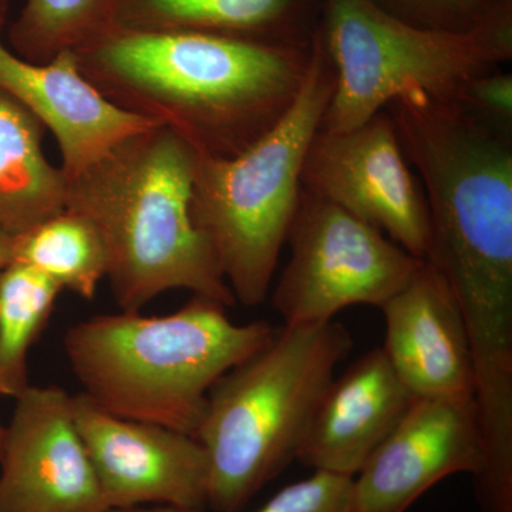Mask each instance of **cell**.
I'll return each instance as SVG.
<instances>
[{
    "label": "cell",
    "instance_id": "obj_1",
    "mask_svg": "<svg viewBox=\"0 0 512 512\" xmlns=\"http://www.w3.org/2000/svg\"><path fill=\"white\" fill-rule=\"evenodd\" d=\"M312 45L109 26L73 55L111 103L174 131L198 156L231 158L292 106Z\"/></svg>",
    "mask_w": 512,
    "mask_h": 512
},
{
    "label": "cell",
    "instance_id": "obj_2",
    "mask_svg": "<svg viewBox=\"0 0 512 512\" xmlns=\"http://www.w3.org/2000/svg\"><path fill=\"white\" fill-rule=\"evenodd\" d=\"M198 153L174 131L127 137L66 181V210L99 232L121 311L140 312L173 289L235 305L210 242L191 215Z\"/></svg>",
    "mask_w": 512,
    "mask_h": 512
},
{
    "label": "cell",
    "instance_id": "obj_3",
    "mask_svg": "<svg viewBox=\"0 0 512 512\" xmlns=\"http://www.w3.org/2000/svg\"><path fill=\"white\" fill-rule=\"evenodd\" d=\"M275 329L265 320L238 325L227 306L194 296L168 315L121 311L82 320L67 330L64 353L100 409L195 436L211 387Z\"/></svg>",
    "mask_w": 512,
    "mask_h": 512
},
{
    "label": "cell",
    "instance_id": "obj_4",
    "mask_svg": "<svg viewBox=\"0 0 512 512\" xmlns=\"http://www.w3.org/2000/svg\"><path fill=\"white\" fill-rule=\"evenodd\" d=\"M403 153L426 188L429 262L453 292L512 284L510 127L457 100L409 93L390 103Z\"/></svg>",
    "mask_w": 512,
    "mask_h": 512
},
{
    "label": "cell",
    "instance_id": "obj_5",
    "mask_svg": "<svg viewBox=\"0 0 512 512\" xmlns=\"http://www.w3.org/2000/svg\"><path fill=\"white\" fill-rule=\"evenodd\" d=\"M353 339L336 320L282 326L211 387L195 439L208 458L207 507L238 512L298 457Z\"/></svg>",
    "mask_w": 512,
    "mask_h": 512
},
{
    "label": "cell",
    "instance_id": "obj_6",
    "mask_svg": "<svg viewBox=\"0 0 512 512\" xmlns=\"http://www.w3.org/2000/svg\"><path fill=\"white\" fill-rule=\"evenodd\" d=\"M333 90L335 72L316 32L305 82L278 123L238 156H198L192 220L210 242L235 301L247 308L268 296L301 204L306 156Z\"/></svg>",
    "mask_w": 512,
    "mask_h": 512
},
{
    "label": "cell",
    "instance_id": "obj_7",
    "mask_svg": "<svg viewBox=\"0 0 512 512\" xmlns=\"http://www.w3.org/2000/svg\"><path fill=\"white\" fill-rule=\"evenodd\" d=\"M318 36L335 72L320 130L362 126L404 94L458 100L468 83L512 59V26L454 33L423 29L369 0H323Z\"/></svg>",
    "mask_w": 512,
    "mask_h": 512
},
{
    "label": "cell",
    "instance_id": "obj_8",
    "mask_svg": "<svg viewBox=\"0 0 512 512\" xmlns=\"http://www.w3.org/2000/svg\"><path fill=\"white\" fill-rule=\"evenodd\" d=\"M286 242L291 258L272 293L285 326L329 322L355 305L380 309L424 261L305 188Z\"/></svg>",
    "mask_w": 512,
    "mask_h": 512
},
{
    "label": "cell",
    "instance_id": "obj_9",
    "mask_svg": "<svg viewBox=\"0 0 512 512\" xmlns=\"http://www.w3.org/2000/svg\"><path fill=\"white\" fill-rule=\"evenodd\" d=\"M303 188L372 225L426 259L429 210L406 164L392 116L382 110L345 133L319 130L306 156Z\"/></svg>",
    "mask_w": 512,
    "mask_h": 512
},
{
    "label": "cell",
    "instance_id": "obj_10",
    "mask_svg": "<svg viewBox=\"0 0 512 512\" xmlns=\"http://www.w3.org/2000/svg\"><path fill=\"white\" fill-rule=\"evenodd\" d=\"M72 406L107 508H207L208 458L194 436L121 419L83 393Z\"/></svg>",
    "mask_w": 512,
    "mask_h": 512
},
{
    "label": "cell",
    "instance_id": "obj_11",
    "mask_svg": "<svg viewBox=\"0 0 512 512\" xmlns=\"http://www.w3.org/2000/svg\"><path fill=\"white\" fill-rule=\"evenodd\" d=\"M72 397L59 386L32 384L16 397L0 454V512L107 510Z\"/></svg>",
    "mask_w": 512,
    "mask_h": 512
},
{
    "label": "cell",
    "instance_id": "obj_12",
    "mask_svg": "<svg viewBox=\"0 0 512 512\" xmlns=\"http://www.w3.org/2000/svg\"><path fill=\"white\" fill-rule=\"evenodd\" d=\"M483 458L474 397H416L353 478V512H406L444 478L476 476Z\"/></svg>",
    "mask_w": 512,
    "mask_h": 512
},
{
    "label": "cell",
    "instance_id": "obj_13",
    "mask_svg": "<svg viewBox=\"0 0 512 512\" xmlns=\"http://www.w3.org/2000/svg\"><path fill=\"white\" fill-rule=\"evenodd\" d=\"M0 89L49 128L62 154L66 181L127 137L158 126L106 99L80 72L73 52L36 64L0 40Z\"/></svg>",
    "mask_w": 512,
    "mask_h": 512
},
{
    "label": "cell",
    "instance_id": "obj_14",
    "mask_svg": "<svg viewBox=\"0 0 512 512\" xmlns=\"http://www.w3.org/2000/svg\"><path fill=\"white\" fill-rule=\"evenodd\" d=\"M383 350L414 397H474L473 353L466 325L439 272L423 261L410 281L382 306Z\"/></svg>",
    "mask_w": 512,
    "mask_h": 512
},
{
    "label": "cell",
    "instance_id": "obj_15",
    "mask_svg": "<svg viewBox=\"0 0 512 512\" xmlns=\"http://www.w3.org/2000/svg\"><path fill=\"white\" fill-rule=\"evenodd\" d=\"M414 399L384 350H369L333 377L296 460L313 471L355 478Z\"/></svg>",
    "mask_w": 512,
    "mask_h": 512
},
{
    "label": "cell",
    "instance_id": "obj_16",
    "mask_svg": "<svg viewBox=\"0 0 512 512\" xmlns=\"http://www.w3.org/2000/svg\"><path fill=\"white\" fill-rule=\"evenodd\" d=\"M107 28L312 45L323 0H103Z\"/></svg>",
    "mask_w": 512,
    "mask_h": 512
},
{
    "label": "cell",
    "instance_id": "obj_17",
    "mask_svg": "<svg viewBox=\"0 0 512 512\" xmlns=\"http://www.w3.org/2000/svg\"><path fill=\"white\" fill-rule=\"evenodd\" d=\"M46 128L0 89V229L29 231L66 208V178L43 153Z\"/></svg>",
    "mask_w": 512,
    "mask_h": 512
},
{
    "label": "cell",
    "instance_id": "obj_18",
    "mask_svg": "<svg viewBox=\"0 0 512 512\" xmlns=\"http://www.w3.org/2000/svg\"><path fill=\"white\" fill-rule=\"evenodd\" d=\"M13 262L32 266L62 291L76 293L86 301L96 298L107 274L106 249L99 232L83 215L66 208L15 235Z\"/></svg>",
    "mask_w": 512,
    "mask_h": 512
},
{
    "label": "cell",
    "instance_id": "obj_19",
    "mask_svg": "<svg viewBox=\"0 0 512 512\" xmlns=\"http://www.w3.org/2000/svg\"><path fill=\"white\" fill-rule=\"evenodd\" d=\"M62 292L32 266L12 262L0 271V396L29 387L30 349L46 328Z\"/></svg>",
    "mask_w": 512,
    "mask_h": 512
},
{
    "label": "cell",
    "instance_id": "obj_20",
    "mask_svg": "<svg viewBox=\"0 0 512 512\" xmlns=\"http://www.w3.org/2000/svg\"><path fill=\"white\" fill-rule=\"evenodd\" d=\"M106 28L103 0H26L10 25L9 49L30 63L45 64Z\"/></svg>",
    "mask_w": 512,
    "mask_h": 512
},
{
    "label": "cell",
    "instance_id": "obj_21",
    "mask_svg": "<svg viewBox=\"0 0 512 512\" xmlns=\"http://www.w3.org/2000/svg\"><path fill=\"white\" fill-rule=\"evenodd\" d=\"M417 28L467 33L512 26V0H369Z\"/></svg>",
    "mask_w": 512,
    "mask_h": 512
},
{
    "label": "cell",
    "instance_id": "obj_22",
    "mask_svg": "<svg viewBox=\"0 0 512 512\" xmlns=\"http://www.w3.org/2000/svg\"><path fill=\"white\" fill-rule=\"evenodd\" d=\"M256 512H353V478L313 471L286 485Z\"/></svg>",
    "mask_w": 512,
    "mask_h": 512
},
{
    "label": "cell",
    "instance_id": "obj_23",
    "mask_svg": "<svg viewBox=\"0 0 512 512\" xmlns=\"http://www.w3.org/2000/svg\"><path fill=\"white\" fill-rule=\"evenodd\" d=\"M468 109L495 123L511 126L512 76L498 69L481 74L467 84L458 100Z\"/></svg>",
    "mask_w": 512,
    "mask_h": 512
},
{
    "label": "cell",
    "instance_id": "obj_24",
    "mask_svg": "<svg viewBox=\"0 0 512 512\" xmlns=\"http://www.w3.org/2000/svg\"><path fill=\"white\" fill-rule=\"evenodd\" d=\"M15 254V235L0 229V271L13 262Z\"/></svg>",
    "mask_w": 512,
    "mask_h": 512
},
{
    "label": "cell",
    "instance_id": "obj_25",
    "mask_svg": "<svg viewBox=\"0 0 512 512\" xmlns=\"http://www.w3.org/2000/svg\"><path fill=\"white\" fill-rule=\"evenodd\" d=\"M101 512H205V510H190V508L170 507V505H144L133 508H107Z\"/></svg>",
    "mask_w": 512,
    "mask_h": 512
},
{
    "label": "cell",
    "instance_id": "obj_26",
    "mask_svg": "<svg viewBox=\"0 0 512 512\" xmlns=\"http://www.w3.org/2000/svg\"><path fill=\"white\" fill-rule=\"evenodd\" d=\"M10 3L12 0H0V25H3L8 19Z\"/></svg>",
    "mask_w": 512,
    "mask_h": 512
},
{
    "label": "cell",
    "instance_id": "obj_27",
    "mask_svg": "<svg viewBox=\"0 0 512 512\" xmlns=\"http://www.w3.org/2000/svg\"><path fill=\"white\" fill-rule=\"evenodd\" d=\"M5 436H6V426L0 424V454L3 451V444H5Z\"/></svg>",
    "mask_w": 512,
    "mask_h": 512
}]
</instances>
